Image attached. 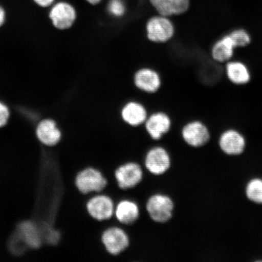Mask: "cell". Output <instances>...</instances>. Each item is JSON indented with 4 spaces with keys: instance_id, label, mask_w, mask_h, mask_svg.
Returning <instances> with one entry per match:
<instances>
[{
    "instance_id": "17",
    "label": "cell",
    "mask_w": 262,
    "mask_h": 262,
    "mask_svg": "<svg viewBox=\"0 0 262 262\" xmlns=\"http://www.w3.org/2000/svg\"><path fill=\"white\" fill-rule=\"evenodd\" d=\"M140 208L137 203L129 199L120 201L115 208L114 216L120 224L129 226L138 220L140 217Z\"/></svg>"
},
{
    "instance_id": "19",
    "label": "cell",
    "mask_w": 262,
    "mask_h": 262,
    "mask_svg": "<svg viewBox=\"0 0 262 262\" xmlns=\"http://www.w3.org/2000/svg\"><path fill=\"white\" fill-rule=\"evenodd\" d=\"M245 194L251 202L257 204H262V179L255 178L247 183Z\"/></svg>"
},
{
    "instance_id": "8",
    "label": "cell",
    "mask_w": 262,
    "mask_h": 262,
    "mask_svg": "<svg viewBox=\"0 0 262 262\" xmlns=\"http://www.w3.org/2000/svg\"><path fill=\"white\" fill-rule=\"evenodd\" d=\"M181 135L184 142L193 147L206 145L210 139V133L207 126L200 120H192L183 126Z\"/></svg>"
},
{
    "instance_id": "21",
    "label": "cell",
    "mask_w": 262,
    "mask_h": 262,
    "mask_svg": "<svg viewBox=\"0 0 262 262\" xmlns=\"http://www.w3.org/2000/svg\"><path fill=\"white\" fill-rule=\"evenodd\" d=\"M21 230L27 243L32 247L37 248L40 244L39 234L34 225L31 223H25L21 225Z\"/></svg>"
},
{
    "instance_id": "10",
    "label": "cell",
    "mask_w": 262,
    "mask_h": 262,
    "mask_svg": "<svg viewBox=\"0 0 262 262\" xmlns=\"http://www.w3.org/2000/svg\"><path fill=\"white\" fill-rule=\"evenodd\" d=\"M144 124L150 138L154 140H159L171 130L172 120L168 114L163 111H157L149 115Z\"/></svg>"
},
{
    "instance_id": "13",
    "label": "cell",
    "mask_w": 262,
    "mask_h": 262,
    "mask_svg": "<svg viewBox=\"0 0 262 262\" xmlns=\"http://www.w3.org/2000/svg\"><path fill=\"white\" fill-rule=\"evenodd\" d=\"M50 18L55 27L67 29L73 25L77 18V12L74 6L67 2H60L51 9Z\"/></svg>"
},
{
    "instance_id": "20",
    "label": "cell",
    "mask_w": 262,
    "mask_h": 262,
    "mask_svg": "<svg viewBox=\"0 0 262 262\" xmlns=\"http://www.w3.org/2000/svg\"><path fill=\"white\" fill-rule=\"evenodd\" d=\"M228 34L234 41L237 48H245L251 44V36L250 33L244 28L232 29L228 33Z\"/></svg>"
},
{
    "instance_id": "11",
    "label": "cell",
    "mask_w": 262,
    "mask_h": 262,
    "mask_svg": "<svg viewBox=\"0 0 262 262\" xmlns=\"http://www.w3.org/2000/svg\"><path fill=\"white\" fill-rule=\"evenodd\" d=\"M221 149L226 155L238 156L243 153L246 147V140L243 134L234 129L225 130L219 140Z\"/></svg>"
},
{
    "instance_id": "1",
    "label": "cell",
    "mask_w": 262,
    "mask_h": 262,
    "mask_svg": "<svg viewBox=\"0 0 262 262\" xmlns=\"http://www.w3.org/2000/svg\"><path fill=\"white\" fill-rule=\"evenodd\" d=\"M175 34V26L169 17L157 14L146 22V37L154 43H166L172 40Z\"/></svg>"
},
{
    "instance_id": "4",
    "label": "cell",
    "mask_w": 262,
    "mask_h": 262,
    "mask_svg": "<svg viewBox=\"0 0 262 262\" xmlns=\"http://www.w3.org/2000/svg\"><path fill=\"white\" fill-rule=\"evenodd\" d=\"M143 176L142 167L136 162L122 164L114 171V178L117 185L122 190L136 188L142 182Z\"/></svg>"
},
{
    "instance_id": "2",
    "label": "cell",
    "mask_w": 262,
    "mask_h": 262,
    "mask_svg": "<svg viewBox=\"0 0 262 262\" xmlns=\"http://www.w3.org/2000/svg\"><path fill=\"white\" fill-rule=\"evenodd\" d=\"M175 204L168 195L153 194L147 199L146 209L151 220L157 224H165L172 217Z\"/></svg>"
},
{
    "instance_id": "24",
    "label": "cell",
    "mask_w": 262,
    "mask_h": 262,
    "mask_svg": "<svg viewBox=\"0 0 262 262\" xmlns=\"http://www.w3.org/2000/svg\"><path fill=\"white\" fill-rule=\"evenodd\" d=\"M34 1L41 7H48L51 6L55 0H34Z\"/></svg>"
},
{
    "instance_id": "26",
    "label": "cell",
    "mask_w": 262,
    "mask_h": 262,
    "mask_svg": "<svg viewBox=\"0 0 262 262\" xmlns=\"http://www.w3.org/2000/svg\"><path fill=\"white\" fill-rule=\"evenodd\" d=\"M91 5H97L103 1V0H86Z\"/></svg>"
},
{
    "instance_id": "14",
    "label": "cell",
    "mask_w": 262,
    "mask_h": 262,
    "mask_svg": "<svg viewBox=\"0 0 262 262\" xmlns=\"http://www.w3.org/2000/svg\"><path fill=\"white\" fill-rule=\"evenodd\" d=\"M236 47L228 34L217 39L211 48L212 60L217 64H225L233 58Z\"/></svg>"
},
{
    "instance_id": "3",
    "label": "cell",
    "mask_w": 262,
    "mask_h": 262,
    "mask_svg": "<svg viewBox=\"0 0 262 262\" xmlns=\"http://www.w3.org/2000/svg\"><path fill=\"white\" fill-rule=\"evenodd\" d=\"M75 185L81 194H97L107 187V180L99 169L88 167L78 173Z\"/></svg>"
},
{
    "instance_id": "25",
    "label": "cell",
    "mask_w": 262,
    "mask_h": 262,
    "mask_svg": "<svg viewBox=\"0 0 262 262\" xmlns=\"http://www.w3.org/2000/svg\"><path fill=\"white\" fill-rule=\"evenodd\" d=\"M5 19V12L1 6H0V26L3 24Z\"/></svg>"
},
{
    "instance_id": "18",
    "label": "cell",
    "mask_w": 262,
    "mask_h": 262,
    "mask_svg": "<svg viewBox=\"0 0 262 262\" xmlns=\"http://www.w3.org/2000/svg\"><path fill=\"white\" fill-rule=\"evenodd\" d=\"M37 133L38 139L47 145H54L61 138L60 131L54 121L51 120L42 121L39 124Z\"/></svg>"
},
{
    "instance_id": "22",
    "label": "cell",
    "mask_w": 262,
    "mask_h": 262,
    "mask_svg": "<svg viewBox=\"0 0 262 262\" xmlns=\"http://www.w3.org/2000/svg\"><path fill=\"white\" fill-rule=\"evenodd\" d=\"M107 10L114 17L120 18L125 14L126 6L123 0H110Z\"/></svg>"
},
{
    "instance_id": "6",
    "label": "cell",
    "mask_w": 262,
    "mask_h": 262,
    "mask_svg": "<svg viewBox=\"0 0 262 262\" xmlns=\"http://www.w3.org/2000/svg\"><path fill=\"white\" fill-rule=\"evenodd\" d=\"M115 208L113 199L101 192L92 196L86 204L88 214L98 222L110 220L114 215Z\"/></svg>"
},
{
    "instance_id": "9",
    "label": "cell",
    "mask_w": 262,
    "mask_h": 262,
    "mask_svg": "<svg viewBox=\"0 0 262 262\" xmlns=\"http://www.w3.org/2000/svg\"><path fill=\"white\" fill-rule=\"evenodd\" d=\"M133 83L137 89L142 93L152 94L161 88L162 81L160 74L155 69L144 67L134 74Z\"/></svg>"
},
{
    "instance_id": "23",
    "label": "cell",
    "mask_w": 262,
    "mask_h": 262,
    "mask_svg": "<svg viewBox=\"0 0 262 262\" xmlns=\"http://www.w3.org/2000/svg\"><path fill=\"white\" fill-rule=\"evenodd\" d=\"M9 116V113L7 107L0 103V127L5 125Z\"/></svg>"
},
{
    "instance_id": "15",
    "label": "cell",
    "mask_w": 262,
    "mask_h": 262,
    "mask_svg": "<svg viewBox=\"0 0 262 262\" xmlns=\"http://www.w3.org/2000/svg\"><path fill=\"white\" fill-rule=\"evenodd\" d=\"M225 64L224 73L231 83L236 86H244L250 83L251 73L244 62L232 59Z\"/></svg>"
},
{
    "instance_id": "16",
    "label": "cell",
    "mask_w": 262,
    "mask_h": 262,
    "mask_svg": "<svg viewBox=\"0 0 262 262\" xmlns=\"http://www.w3.org/2000/svg\"><path fill=\"white\" fill-rule=\"evenodd\" d=\"M157 14L171 17L185 14L191 5V0H149Z\"/></svg>"
},
{
    "instance_id": "5",
    "label": "cell",
    "mask_w": 262,
    "mask_h": 262,
    "mask_svg": "<svg viewBox=\"0 0 262 262\" xmlns=\"http://www.w3.org/2000/svg\"><path fill=\"white\" fill-rule=\"evenodd\" d=\"M101 241L107 253L113 256L123 253L130 245L128 234L119 227L106 229L101 234Z\"/></svg>"
},
{
    "instance_id": "7",
    "label": "cell",
    "mask_w": 262,
    "mask_h": 262,
    "mask_svg": "<svg viewBox=\"0 0 262 262\" xmlns=\"http://www.w3.org/2000/svg\"><path fill=\"white\" fill-rule=\"evenodd\" d=\"M145 166L154 176H162L168 172L171 166V158L165 147L158 146L150 148L145 156Z\"/></svg>"
},
{
    "instance_id": "12",
    "label": "cell",
    "mask_w": 262,
    "mask_h": 262,
    "mask_svg": "<svg viewBox=\"0 0 262 262\" xmlns=\"http://www.w3.org/2000/svg\"><path fill=\"white\" fill-rule=\"evenodd\" d=\"M148 116L146 106L136 100L127 101L120 111L123 122L131 127H139L145 124Z\"/></svg>"
}]
</instances>
